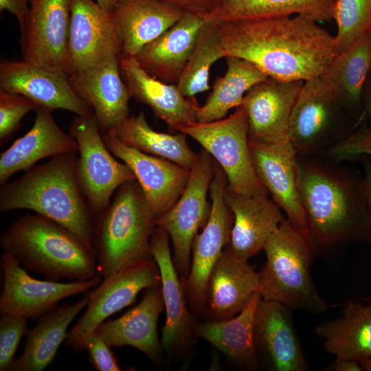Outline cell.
Segmentation results:
<instances>
[{
	"instance_id": "obj_1",
	"label": "cell",
	"mask_w": 371,
	"mask_h": 371,
	"mask_svg": "<svg viewBox=\"0 0 371 371\" xmlns=\"http://www.w3.org/2000/svg\"><path fill=\"white\" fill-rule=\"evenodd\" d=\"M317 23L296 15L218 25L227 56L252 63L269 78L306 81L319 77L339 54L335 36Z\"/></svg>"
},
{
	"instance_id": "obj_2",
	"label": "cell",
	"mask_w": 371,
	"mask_h": 371,
	"mask_svg": "<svg viewBox=\"0 0 371 371\" xmlns=\"http://www.w3.org/2000/svg\"><path fill=\"white\" fill-rule=\"evenodd\" d=\"M328 157L299 156L297 182L307 236L316 250L371 243L363 177Z\"/></svg>"
},
{
	"instance_id": "obj_3",
	"label": "cell",
	"mask_w": 371,
	"mask_h": 371,
	"mask_svg": "<svg viewBox=\"0 0 371 371\" xmlns=\"http://www.w3.org/2000/svg\"><path fill=\"white\" fill-rule=\"evenodd\" d=\"M77 159L76 153L57 155L2 184L0 212L32 210L67 228L93 250L95 221L78 183Z\"/></svg>"
},
{
	"instance_id": "obj_4",
	"label": "cell",
	"mask_w": 371,
	"mask_h": 371,
	"mask_svg": "<svg viewBox=\"0 0 371 371\" xmlns=\"http://www.w3.org/2000/svg\"><path fill=\"white\" fill-rule=\"evenodd\" d=\"M0 244L24 269L50 280L84 281L98 273L93 250L67 228L36 213L13 221Z\"/></svg>"
},
{
	"instance_id": "obj_5",
	"label": "cell",
	"mask_w": 371,
	"mask_h": 371,
	"mask_svg": "<svg viewBox=\"0 0 371 371\" xmlns=\"http://www.w3.org/2000/svg\"><path fill=\"white\" fill-rule=\"evenodd\" d=\"M156 227L136 179L122 184L95 223L93 251L102 278L153 256L150 239Z\"/></svg>"
},
{
	"instance_id": "obj_6",
	"label": "cell",
	"mask_w": 371,
	"mask_h": 371,
	"mask_svg": "<svg viewBox=\"0 0 371 371\" xmlns=\"http://www.w3.org/2000/svg\"><path fill=\"white\" fill-rule=\"evenodd\" d=\"M266 261L259 272L262 300L280 302L291 310L320 314L327 304L317 291L311 269L317 251L306 234L286 218L266 243Z\"/></svg>"
},
{
	"instance_id": "obj_7",
	"label": "cell",
	"mask_w": 371,
	"mask_h": 371,
	"mask_svg": "<svg viewBox=\"0 0 371 371\" xmlns=\"http://www.w3.org/2000/svg\"><path fill=\"white\" fill-rule=\"evenodd\" d=\"M351 115L320 77L304 81L289 126V139L297 155L323 154L344 140L356 128Z\"/></svg>"
},
{
	"instance_id": "obj_8",
	"label": "cell",
	"mask_w": 371,
	"mask_h": 371,
	"mask_svg": "<svg viewBox=\"0 0 371 371\" xmlns=\"http://www.w3.org/2000/svg\"><path fill=\"white\" fill-rule=\"evenodd\" d=\"M179 132L196 140L218 163L226 174L229 190L245 196H269L253 165L248 118L243 105L227 118L194 122Z\"/></svg>"
},
{
	"instance_id": "obj_9",
	"label": "cell",
	"mask_w": 371,
	"mask_h": 371,
	"mask_svg": "<svg viewBox=\"0 0 371 371\" xmlns=\"http://www.w3.org/2000/svg\"><path fill=\"white\" fill-rule=\"evenodd\" d=\"M69 131L78 144V183L90 210L98 216L108 207L117 189L135 177L109 150L94 115L75 116Z\"/></svg>"
},
{
	"instance_id": "obj_10",
	"label": "cell",
	"mask_w": 371,
	"mask_h": 371,
	"mask_svg": "<svg viewBox=\"0 0 371 371\" xmlns=\"http://www.w3.org/2000/svg\"><path fill=\"white\" fill-rule=\"evenodd\" d=\"M214 158L202 148L190 169L186 186L179 199L156 219L157 227L164 229L172 241V259L181 280L190 272L194 239L210 216L211 204L207 193L214 177Z\"/></svg>"
},
{
	"instance_id": "obj_11",
	"label": "cell",
	"mask_w": 371,
	"mask_h": 371,
	"mask_svg": "<svg viewBox=\"0 0 371 371\" xmlns=\"http://www.w3.org/2000/svg\"><path fill=\"white\" fill-rule=\"evenodd\" d=\"M227 186L226 174L214 160L210 216L194 239L190 272L181 280L187 301L196 314L205 313L210 274L230 240L234 215L224 200Z\"/></svg>"
},
{
	"instance_id": "obj_12",
	"label": "cell",
	"mask_w": 371,
	"mask_h": 371,
	"mask_svg": "<svg viewBox=\"0 0 371 371\" xmlns=\"http://www.w3.org/2000/svg\"><path fill=\"white\" fill-rule=\"evenodd\" d=\"M160 285L159 267L153 256L102 278L97 286L87 291L85 312L67 333L65 345L80 352L87 337L100 324L131 304L140 291Z\"/></svg>"
},
{
	"instance_id": "obj_13",
	"label": "cell",
	"mask_w": 371,
	"mask_h": 371,
	"mask_svg": "<svg viewBox=\"0 0 371 371\" xmlns=\"http://www.w3.org/2000/svg\"><path fill=\"white\" fill-rule=\"evenodd\" d=\"M2 289L0 314L16 315L34 319L56 307L67 297L86 293L102 280L98 273L84 281L60 282L41 280L32 277L12 254L3 252L1 256Z\"/></svg>"
},
{
	"instance_id": "obj_14",
	"label": "cell",
	"mask_w": 371,
	"mask_h": 371,
	"mask_svg": "<svg viewBox=\"0 0 371 371\" xmlns=\"http://www.w3.org/2000/svg\"><path fill=\"white\" fill-rule=\"evenodd\" d=\"M21 33L23 60L70 75L69 0H30Z\"/></svg>"
},
{
	"instance_id": "obj_15",
	"label": "cell",
	"mask_w": 371,
	"mask_h": 371,
	"mask_svg": "<svg viewBox=\"0 0 371 371\" xmlns=\"http://www.w3.org/2000/svg\"><path fill=\"white\" fill-rule=\"evenodd\" d=\"M69 7L70 74L120 56L122 42L111 12L93 0H69Z\"/></svg>"
},
{
	"instance_id": "obj_16",
	"label": "cell",
	"mask_w": 371,
	"mask_h": 371,
	"mask_svg": "<svg viewBox=\"0 0 371 371\" xmlns=\"http://www.w3.org/2000/svg\"><path fill=\"white\" fill-rule=\"evenodd\" d=\"M102 137L111 153L133 172L156 219L169 210L183 193L190 170L130 147L109 131Z\"/></svg>"
},
{
	"instance_id": "obj_17",
	"label": "cell",
	"mask_w": 371,
	"mask_h": 371,
	"mask_svg": "<svg viewBox=\"0 0 371 371\" xmlns=\"http://www.w3.org/2000/svg\"><path fill=\"white\" fill-rule=\"evenodd\" d=\"M0 90L22 95L38 108L50 111L63 109L78 116L93 115L91 108L73 89L69 76L24 60H1Z\"/></svg>"
},
{
	"instance_id": "obj_18",
	"label": "cell",
	"mask_w": 371,
	"mask_h": 371,
	"mask_svg": "<svg viewBox=\"0 0 371 371\" xmlns=\"http://www.w3.org/2000/svg\"><path fill=\"white\" fill-rule=\"evenodd\" d=\"M249 145L256 173L271 199L291 223L307 234L298 190V155L290 139L276 143L249 139Z\"/></svg>"
},
{
	"instance_id": "obj_19",
	"label": "cell",
	"mask_w": 371,
	"mask_h": 371,
	"mask_svg": "<svg viewBox=\"0 0 371 371\" xmlns=\"http://www.w3.org/2000/svg\"><path fill=\"white\" fill-rule=\"evenodd\" d=\"M304 82L267 78L245 93L241 105L247 115L249 140L276 143L289 139L291 117Z\"/></svg>"
},
{
	"instance_id": "obj_20",
	"label": "cell",
	"mask_w": 371,
	"mask_h": 371,
	"mask_svg": "<svg viewBox=\"0 0 371 371\" xmlns=\"http://www.w3.org/2000/svg\"><path fill=\"white\" fill-rule=\"evenodd\" d=\"M293 310L261 298L255 315L257 355L274 371H306L308 364L293 322Z\"/></svg>"
},
{
	"instance_id": "obj_21",
	"label": "cell",
	"mask_w": 371,
	"mask_h": 371,
	"mask_svg": "<svg viewBox=\"0 0 371 371\" xmlns=\"http://www.w3.org/2000/svg\"><path fill=\"white\" fill-rule=\"evenodd\" d=\"M122 77L130 98L149 106L170 131L198 122L200 107L194 96L186 97L175 84L165 83L148 74L134 56L119 58Z\"/></svg>"
},
{
	"instance_id": "obj_22",
	"label": "cell",
	"mask_w": 371,
	"mask_h": 371,
	"mask_svg": "<svg viewBox=\"0 0 371 371\" xmlns=\"http://www.w3.org/2000/svg\"><path fill=\"white\" fill-rule=\"evenodd\" d=\"M224 200L234 215L230 240L225 249L248 260L263 250L285 218L267 196L241 195L226 188Z\"/></svg>"
},
{
	"instance_id": "obj_23",
	"label": "cell",
	"mask_w": 371,
	"mask_h": 371,
	"mask_svg": "<svg viewBox=\"0 0 371 371\" xmlns=\"http://www.w3.org/2000/svg\"><path fill=\"white\" fill-rule=\"evenodd\" d=\"M119 58L69 76L73 89L91 108L103 132L129 115L131 98L122 77Z\"/></svg>"
},
{
	"instance_id": "obj_24",
	"label": "cell",
	"mask_w": 371,
	"mask_h": 371,
	"mask_svg": "<svg viewBox=\"0 0 371 371\" xmlns=\"http://www.w3.org/2000/svg\"><path fill=\"white\" fill-rule=\"evenodd\" d=\"M169 236L156 227L150 239V251L161 276V287L166 317L161 344L166 350L186 346L193 334L195 321L188 302L169 245Z\"/></svg>"
},
{
	"instance_id": "obj_25",
	"label": "cell",
	"mask_w": 371,
	"mask_h": 371,
	"mask_svg": "<svg viewBox=\"0 0 371 371\" xmlns=\"http://www.w3.org/2000/svg\"><path fill=\"white\" fill-rule=\"evenodd\" d=\"M259 285V272L248 260L224 249L209 280L205 311L207 320H225L238 314L258 292Z\"/></svg>"
},
{
	"instance_id": "obj_26",
	"label": "cell",
	"mask_w": 371,
	"mask_h": 371,
	"mask_svg": "<svg viewBox=\"0 0 371 371\" xmlns=\"http://www.w3.org/2000/svg\"><path fill=\"white\" fill-rule=\"evenodd\" d=\"M164 309L161 285L149 287L138 304L117 319L103 322L95 331L111 347L132 346L155 362L161 355L157 323Z\"/></svg>"
},
{
	"instance_id": "obj_27",
	"label": "cell",
	"mask_w": 371,
	"mask_h": 371,
	"mask_svg": "<svg viewBox=\"0 0 371 371\" xmlns=\"http://www.w3.org/2000/svg\"><path fill=\"white\" fill-rule=\"evenodd\" d=\"M36 113L32 128L0 155L1 185L44 158L78 152L76 141L60 128L52 111L38 108Z\"/></svg>"
},
{
	"instance_id": "obj_28",
	"label": "cell",
	"mask_w": 371,
	"mask_h": 371,
	"mask_svg": "<svg viewBox=\"0 0 371 371\" xmlns=\"http://www.w3.org/2000/svg\"><path fill=\"white\" fill-rule=\"evenodd\" d=\"M202 16L184 12L181 18L134 56L150 76L168 84H177L192 54Z\"/></svg>"
},
{
	"instance_id": "obj_29",
	"label": "cell",
	"mask_w": 371,
	"mask_h": 371,
	"mask_svg": "<svg viewBox=\"0 0 371 371\" xmlns=\"http://www.w3.org/2000/svg\"><path fill=\"white\" fill-rule=\"evenodd\" d=\"M183 11L164 0H119L111 14L122 42V56H135L174 25Z\"/></svg>"
},
{
	"instance_id": "obj_30",
	"label": "cell",
	"mask_w": 371,
	"mask_h": 371,
	"mask_svg": "<svg viewBox=\"0 0 371 371\" xmlns=\"http://www.w3.org/2000/svg\"><path fill=\"white\" fill-rule=\"evenodd\" d=\"M88 302L86 292L76 303L63 304L41 316L36 325L28 330L23 352L14 359L10 371H42L47 368L65 341L68 326Z\"/></svg>"
},
{
	"instance_id": "obj_31",
	"label": "cell",
	"mask_w": 371,
	"mask_h": 371,
	"mask_svg": "<svg viewBox=\"0 0 371 371\" xmlns=\"http://www.w3.org/2000/svg\"><path fill=\"white\" fill-rule=\"evenodd\" d=\"M315 332L335 358L359 362L371 359V303L347 302L340 317L319 323Z\"/></svg>"
},
{
	"instance_id": "obj_32",
	"label": "cell",
	"mask_w": 371,
	"mask_h": 371,
	"mask_svg": "<svg viewBox=\"0 0 371 371\" xmlns=\"http://www.w3.org/2000/svg\"><path fill=\"white\" fill-rule=\"evenodd\" d=\"M371 69V32L339 53L319 76L352 115L359 116Z\"/></svg>"
},
{
	"instance_id": "obj_33",
	"label": "cell",
	"mask_w": 371,
	"mask_h": 371,
	"mask_svg": "<svg viewBox=\"0 0 371 371\" xmlns=\"http://www.w3.org/2000/svg\"><path fill=\"white\" fill-rule=\"evenodd\" d=\"M261 300L259 292L234 317L221 321L206 320L195 324L193 334L207 341L229 359L249 367L258 363L254 341V320Z\"/></svg>"
},
{
	"instance_id": "obj_34",
	"label": "cell",
	"mask_w": 371,
	"mask_h": 371,
	"mask_svg": "<svg viewBox=\"0 0 371 371\" xmlns=\"http://www.w3.org/2000/svg\"><path fill=\"white\" fill-rule=\"evenodd\" d=\"M335 0H216L205 16L207 21L224 22L291 16L293 14L315 22L333 19Z\"/></svg>"
},
{
	"instance_id": "obj_35",
	"label": "cell",
	"mask_w": 371,
	"mask_h": 371,
	"mask_svg": "<svg viewBox=\"0 0 371 371\" xmlns=\"http://www.w3.org/2000/svg\"><path fill=\"white\" fill-rule=\"evenodd\" d=\"M109 131L126 145L148 155L170 160L190 170L198 153L187 142L183 133L172 135L152 128L140 111L137 115H128ZM106 132V131H105Z\"/></svg>"
},
{
	"instance_id": "obj_36",
	"label": "cell",
	"mask_w": 371,
	"mask_h": 371,
	"mask_svg": "<svg viewBox=\"0 0 371 371\" xmlns=\"http://www.w3.org/2000/svg\"><path fill=\"white\" fill-rule=\"evenodd\" d=\"M227 70L217 77L212 92L198 111V122L223 119L229 110L240 106L245 93L269 78L252 63L233 56L225 57Z\"/></svg>"
},
{
	"instance_id": "obj_37",
	"label": "cell",
	"mask_w": 371,
	"mask_h": 371,
	"mask_svg": "<svg viewBox=\"0 0 371 371\" xmlns=\"http://www.w3.org/2000/svg\"><path fill=\"white\" fill-rule=\"evenodd\" d=\"M227 56L218 24L205 20L199 31L192 54L176 84L183 95L192 97L209 90L211 66Z\"/></svg>"
},
{
	"instance_id": "obj_38",
	"label": "cell",
	"mask_w": 371,
	"mask_h": 371,
	"mask_svg": "<svg viewBox=\"0 0 371 371\" xmlns=\"http://www.w3.org/2000/svg\"><path fill=\"white\" fill-rule=\"evenodd\" d=\"M333 19L337 26L336 47L341 53L370 30L371 0H335Z\"/></svg>"
},
{
	"instance_id": "obj_39",
	"label": "cell",
	"mask_w": 371,
	"mask_h": 371,
	"mask_svg": "<svg viewBox=\"0 0 371 371\" xmlns=\"http://www.w3.org/2000/svg\"><path fill=\"white\" fill-rule=\"evenodd\" d=\"M37 105L29 98L15 93L0 90V140L3 142L15 131L23 117Z\"/></svg>"
},
{
	"instance_id": "obj_40",
	"label": "cell",
	"mask_w": 371,
	"mask_h": 371,
	"mask_svg": "<svg viewBox=\"0 0 371 371\" xmlns=\"http://www.w3.org/2000/svg\"><path fill=\"white\" fill-rule=\"evenodd\" d=\"M27 318L16 315H1L0 370L10 371L16 350L22 337L27 334Z\"/></svg>"
},
{
	"instance_id": "obj_41",
	"label": "cell",
	"mask_w": 371,
	"mask_h": 371,
	"mask_svg": "<svg viewBox=\"0 0 371 371\" xmlns=\"http://www.w3.org/2000/svg\"><path fill=\"white\" fill-rule=\"evenodd\" d=\"M323 154L337 161L351 159L361 155L371 156V134L368 125L361 122L346 138Z\"/></svg>"
},
{
	"instance_id": "obj_42",
	"label": "cell",
	"mask_w": 371,
	"mask_h": 371,
	"mask_svg": "<svg viewBox=\"0 0 371 371\" xmlns=\"http://www.w3.org/2000/svg\"><path fill=\"white\" fill-rule=\"evenodd\" d=\"M90 363L98 371L121 370L111 346L95 331L86 339L84 345Z\"/></svg>"
},
{
	"instance_id": "obj_43",
	"label": "cell",
	"mask_w": 371,
	"mask_h": 371,
	"mask_svg": "<svg viewBox=\"0 0 371 371\" xmlns=\"http://www.w3.org/2000/svg\"><path fill=\"white\" fill-rule=\"evenodd\" d=\"M183 12L205 16L212 10L216 0H164Z\"/></svg>"
},
{
	"instance_id": "obj_44",
	"label": "cell",
	"mask_w": 371,
	"mask_h": 371,
	"mask_svg": "<svg viewBox=\"0 0 371 371\" xmlns=\"http://www.w3.org/2000/svg\"><path fill=\"white\" fill-rule=\"evenodd\" d=\"M30 0H0V10H7L16 18L21 33L25 27Z\"/></svg>"
},
{
	"instance_id": "obj_45",
	"label": "cell",
	"mask_w": 371,
	"mask_h": 371,
	"mask_svg": "<svg viewBox=\"0 0 371 371\" xmlns=\"http://www.w3.org/2000/svg\"><path fill=\"white\" fill-rule=\"evenodd\" d=\"M360 157L364 171V175H363L364 197L367 212L371 223V156L361 155Z\"/></svg>"
},
{
	"instance_id": "obj_46",
	"label": "cell",
	"mask_w": 371,
	"mask_h": 371,
	"mask_svg": "<svg viewBox=\"0 0 371 371\" xmlns=\"http://www.w3.org/2000/svg\"><path fill=\"white\" fill-rule=\"evenodd\" d=\"M330 371H361L363 370L360 362L349 359L335 358L326 369Z\"/></svg>"
},
{
	"instance_id": "obj_47",
	"label": "cell",
	"mask_w": 371,
	"mask_h": 371,
	"mask_svg": "<svg viewBox=\"0 0 371 371\" xmlns=\"http://www.w3.org/2000/svg\"><path fill=\"white\" fill-rule=\"evenodd\" d=\"M362 103L363 112L366 113L368 120V128L371 134V77L370 76L364 88Z\"/></svg>"
},
{
	"instance_id": "obj_48",
	"label": "cell",
	"mask_w": 371,
	"mask_h": 371,
	"mask_svg": "<svg viewBox=\"0 0 371 371\" xmlns=\"http://www.w3.org/2000/svg\"><path fill=\"white\" fill-rule=\"evenodd\" d=\"M119 0H96L98 5L105 10L111 12Z\"/></svg>"
},
{
	"instance_id": "obj_49",
	"label": "cell",
	"mask_w": 371,
	"mask_h": 371,
	"mask_svg": "<svg viewBox=\"0 0 371 371\" xmlns=\"http://www.w3.org/2000/svg\"><path fill=\"white\" fill-rule=\"evenodd\" d=\"M363 370L371 371V359H365L360 362Z\"/></svg>"
},
{
	"instance_id": "obj_50",
	"label": "cell",
	"mask_w": 371,
	"mask_h": 371,
	"mask_svg": "<svg viewBox=\"0 0 371 371\" xmlns=\"http://www.w3.org/2000/svg\"><path fill=\"white\" fill-rule=\"evenodd\" d=\"M370 76L371 77V69H370Z\"/></svg>"
},
{
	"instance_id": "obj_51",
	"label": "cell",
	"mask_w": 371,
	"mask_h": 371,
	"mask_svg": "<svg viewBox=\"0 0 371 371\" xmlns=\"http://www.w3.org/2000/svg\"><path fill=\"white\" fill-rule=\"evenodd\" d=\"M370 32H371V27H370Z\"/></svg>"
},
{
	"instance_id": "obj_52",
	"label": "cell",
	"mask_w": 371,
	"mask_h": 371,
	"mask_svg": "<svg viewBox=\"0 0 371 371\" xmlns=\"http://www.w3.org/2000/svg\"><path fill=\"white\" fill-rule=\"evenodd\" d=\"M370 303H371V302H370Z\"/></svg>"
}]
</instances>
